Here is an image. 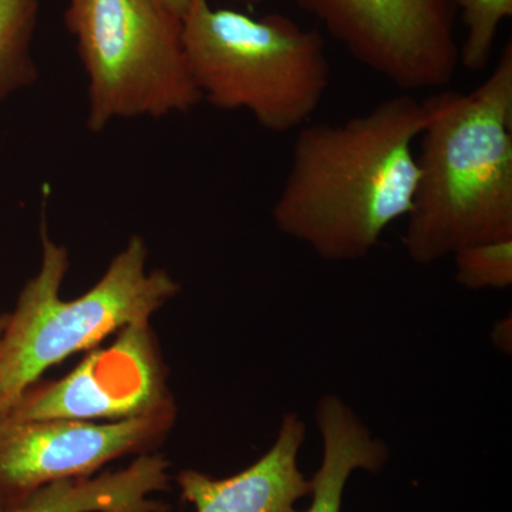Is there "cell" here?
Instances as JSON below:
<instances>
[{"label":"cell","instance_id":"cell-1","mask_svg":"<svg viewBox=\"0 0 512 512\" xmlns=\"http://www.w3.org/2000/svg\"><path fill=\"white\" fill-rule=\"evenodd\" d=\"M426 100L403 93L339 124H306L272 208L275 227L328 262L365 258L412 210Z\"/></svg>","mask_w":512,"mask_h":512},{"label":"cell","instance_id":"cell-2","mask_svg":"<svg viewBox=\"0 0 512 512\" xmlns=\"http://www.w3.org/2000/svg\"><path fill=\"white\" fill-rule=\"evenodd\" d=\"M426 100L403 244L431 265L481 242L512 239V45L480 86Z\"/></svg>","mask_w":512,"mask_h":512},{"label":"cell","instance_id":"cell-3","mask_svg":"<svg viewBox=\"0 0 512 512\" xmlns=\"http://www.w3.org/2000/svg\"><path fill=\"white\" fill-rule=\"evenodd\" d=\"M42 264L20 292L0 342V419L50 367L92 349L101 340L151 316L175 298L181 285L165 269L148 271V248L131 237L92 289L62 299L69 252L42 222Z\"/></svg>","mask_w":512,"mask_h":512},{"label":"cell","instance_id":"cell-4","mask_svg":"<svg viewBox=\"0 0 512 512\" xmlns=\"http://www.w3.org/2000/svg\"><path fill=\"white\" fill-rule=\"evenodd\" d=\"M185 53L202 101L245 110L271 133L309 123L330 86L322 33L289 16L252 18L190 0L183 16Z\"/></svg>","mask_w":512,"mask_h":512},{"label":"cell","instance_id":"cell-5","mask_svg":"<svg viewBox=\"0 0 512 512\" xmlns=\"http://www.w3.org/2000/svg\"><path fill=\"white\" fill-rule=\"evenodd\" d=\"M64 25L87 76V128L163 119L202 101L188 64L183 19L157 0H67Z\"/></svg>","mask_w":512,"mask_h":512},{"label":"cell","instance_id":"cell-6","mask_svg":"<svg viewBox=\"0 0 512 512\" xmlns=\"http://www.w3.org/2000/svg\"><path fill=\"white\" fill-rule=\"evenodd\" d=\"M357 63L404 93L443 90L460 67L454 0H295Z\"/></svg>","mask_w":512,"mask_h":512},{"label":"cell","instance_id":"cell-7","mask_svg":"<svg viewBox=\"0 0 512 512\" xmlns=\"http://www.w3.org/2000/svg\"><path fill=\"white\" fill-rule=\"evenodd\" d=\"M173 409L163 353L144 322L119 330L107 348L90 350L62 379L33 384L0 420L117 421Z\"/></svg>","mask_w":512,"mask_h":512},{"label":"cell","instance_id":"cell-8","mask_svg":"<svg viewBox=\"0 0 512 512\" xmlns=\"http://www.w3.org/2000/svg\"><path fill=\"white\" fill-rule=\"evenodd\" d=\"M177 409L117 421L0 420V505L8 508L46 485L92 477L165 440Z\"/></svg>","mask_w":512,"mask_h":512},{"label":"cell","instance_id":"cell-9","mask_svg":"<svg viewBox=\"0 0 512 512\" xmlns=\"http://www.w3.org/2000/svg\"><path fill=\"white\" fill-rule=\"evenodd\" d=\"M306 424L298 414H285L272 447L241 473L215 478L184 470L175 481L195 512H302L296 503L309 497L311 480L299 470V451Z\"/></svg>","mask_w":512,"mask_h":512},{"label":"cell","instance_id":"cell-10","mask_svg":"<svg viewBox=\"0 0 512 512\" xmlns=\"http://www.w3.org/2000/svg\"><path fill=\"white\" fill-rule=\"evenodd\" d=\"M168 467L160 454H141L114 473L46 485L3 512H165L153 495L167 490Z\"/></svg>","mask_w":512,"mask_h":512},{"label":"cell","instance_id":"cell-11","mask_svg":"<svg viewBox=\"0 0 512 512\" xmlns=\"http://www.w3.org/2000/svg\"><path fill=\"white\" fill-rule=\"evenodd\" d=\"M315 419L322 437V463L311 480L312 503L305 512H340L350 476L357 470H382L389 447L335 394L320 397Z\"/></svg>","mask_w":512,"mask_h":512},{"label":"cell","instance_id":"cell-12","mask_svg":"<svg viewBox=\"0 0 512 512\" xmlns=\"http://www.w3.org/2000/svg\"><path fill=\"white\" fill-rule=\"evenodd\" d=\"M42 0H0V104L39 79L33 40Z\"/></svg>","mask_w":512,"mask_h":512},{"label":"cell","instance_id":"cell-13","mask_svg":"<svg viewBox=\"0 0 512 512\" xmlns=\"http://www.w3.org/2000/svg\"><path fill=\"white\" fill-rule=\"evenodd\" d=\"M454 5L467 30L460 45V67L483 72L493 57L501 23L512 16V0H454Z\"/></svg>","mask_w":512,"mask_h":512},{"label":"cell","instance_id":"cell-14","mask_svg":"<svg viewBox=\"0 0 512 512\" xmlns=\"http://www.w3.org/2000/svg\"><path fill=\"white\" fill-rule=\"evenodd\" d=\"M456 281L471 291L512 285V239L481 242L457 251Z\"/></svg>","mask_w":512,"mask_h":512},{"label":"cell","instance_id":"cell-15","mask_svg":"<svg viewBox=\"0 0 512 512\" xmlns=\"http://www.w3.org/2000/svg\"><path fill=\"white\" fill-rule=\"evenodd\" d=\"M507 335L511 336V319L501 320L495 325L493 332V342L497 348L507 350L508 346L511 348V340L507 339Z\"/></svg>","mask_w":512,"mask_h":512},{"label":"cell","instance_id":"cell-16","mask_svg":"<svg viewBox=\"0 0 512 512\" xmlns=\"http://www.w3.org/2000/svg\"><path fill=\"white\" fill-rule=\"evenodd\" d=\"M160 5H163L165 9L170 10L178 18L183 19L185 12H187L188 3L190 0H157Z\"/></svg>","mask_w":512,"mask_h":512},{"label":"cell","instance_id":"cell-17","mask_svg":"<svg viewBox=\"0 0 512 512\" xmlns=\"http://www.w3.org/2000/svg\"><path fill=\"white\" fill-rule=\"evenodd\" d=\"M6 320H8V315H3V313H0V342H2L3 330H5Z\"/></svg>","mask_w":512,"mask_h":512},{"label":"cell","instance_id":"cell-18","mask_svg":"<svg viewBox=\"0 0 512 512\" xmlns=\"http://www.w3.org/2000/svg\"><path fill=\"white\" fill-rule=\"evenodd\" d=\"M235 3H245V5H255V3L266 2V0H231Z\"/></svg>","mask_w":512,"mask_h":512},{"label":"cell","instance_id":"cell-19","mask_svg":"<svg viewBox=\"0 0 512 512\" xmlns=\"http://www.w3.org/2000/svg\"><path fill=\"white\" fill-rule=\"evenodd\" d=\"M5 511V508L2 507V505H0V512H3Z\"/></svg>","mask_w":512,"mask_h":512}]
</instances>
